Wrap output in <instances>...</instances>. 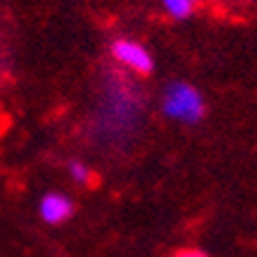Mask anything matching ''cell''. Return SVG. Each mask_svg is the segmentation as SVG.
<instances>
[{
	"label": "cell",
	"instance_id": "cell-4",
	"mask_svg": "<svg viewBox=\"0 0 257 257\" xmlns=\"http://www.w3.org/2000/svg\"><path fill=\"white\" fill-rule=\"evenodd\" d=\"M162 7H165V12L169 14L172 19H188L192 17V12L197 10L199 0H160Z\"/></svg>",
	"mask_w": 257,
	"mask_h": 257
},
{
	"label": "cell",
	"instance_id": "cell-1",
	"mask_svg": "<svg viewBox=\"0 0 257 257\" xmlns=\"http://www.w3.org/2000/svg\"><path fill=\"white\" fill-rule=\"evenodd\" d=\"M160 109L174 123L181 125H197L206 116V100L202 90L190 81H169L162 90Z\"/></svg>",
	"mask_w": 257,
	"mask_h": 257
},
{
	"label": "cell",
	"instance_id": "cell-5",
	"mask_svg": "<svg viewBox=\"0 0 257 257\" xmlns=\"http://www.w3.org/2000/svg\"><path fill=\"white\" fill-rule=\"evenodd\" d=\"M67 174H70V179L74 181L77 186H90V181H93V169L81 160L67 162Z\"/></svg>",
	"mask_w": 257,
	"mask_h": 257
},
{
	"label": "cell",
	"instance_id": "cell-2",
	"mask_svg": "<svg viewBox=\"0 0 257 257\" xmlns=\"http://www.w3.org/2000/svg\"><path fill=\"white\" fill-rule=\"evenodd\" d=\"M109 54L118 65H123L125 70L135 72V74H142V77H146V74L156 70L153 54L142 42L130 40V37H116L114 42L109 44Z\"/></svg>",
	"mask_w": 257,
	"mask_h": 257
},
{
	"label": "cell",
	"instance_id": "cell-3",
	"mask_svg": "<svg viewBox=\"0 0 257 257\" xmlns=\"http://www.w3.org/2000/svg\"><path fill=\"white\" fill-rule=\"evenodd\" d=\"M74 211H77V206H74L72 197L60 190L42 195L40 204H37V213H40V218L47 225H65L72 215H74Z\"/></svg>",
	"mask_w": 257,
	"mask_h": 257
},
{
	"label": "cell",
	"instance_id": "cell-6",
	"mask_svg": "<svg viewBox=\"0 0 257 257\" xmlns=\"http://www.w3.org/2000/svg\"><path fill=\"white\" fill-rule=\"evenodd\" d=\"M174 257H209V252L199 250V248H181L174 252Z\"/></svg>",
	"mask_w": 257,
	"mask_h": 257
}]
</instances>
